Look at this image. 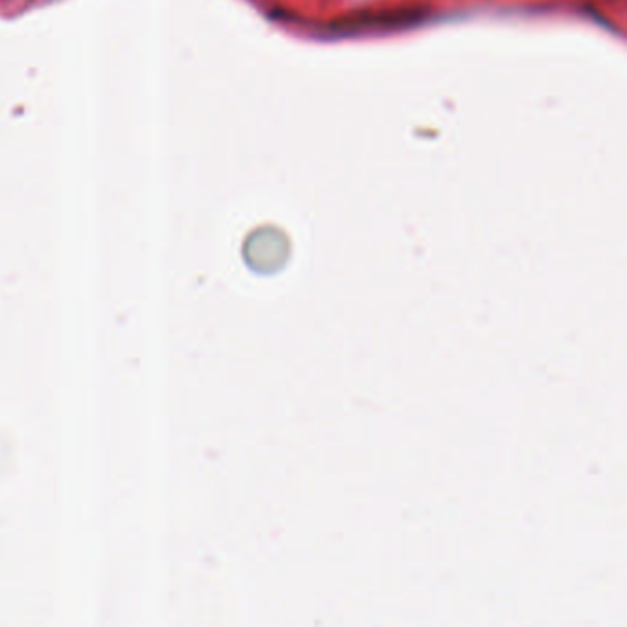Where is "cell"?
<instances>
[]
</instances>
